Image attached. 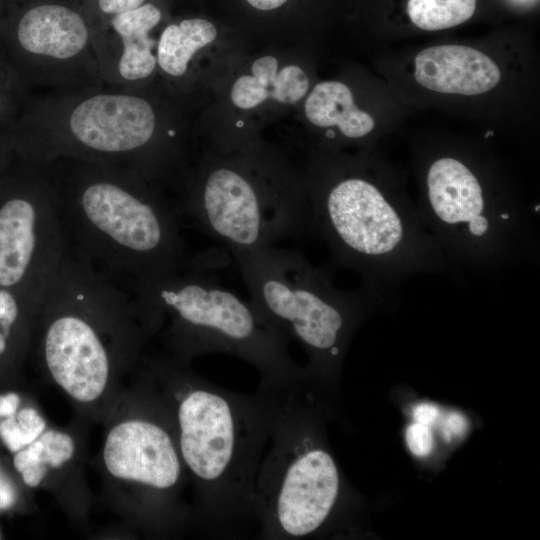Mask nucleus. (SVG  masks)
Segmentation results:
<instances>
[{
  "label": "nucleus",
  "mask_w": 540,
  "mask_h": 540,
  "mask_svg": "<svg viewBox=\"0 0 540 540\" xmlns=\"http://www.w3.org/2000/svg\"><path fill=\"white\" fill-rule=\"evenodd\" d=\"M175 395L182 463L198 489L199 518L212 536H240L257 527L255 486L267 446L264 397L245 396L200 379Z\"/></svg>",
  "instance_id": "1"
},
{
  "label": "nucleus",
  "mask_w": 540,
  "mask_h": 540,
  "mask_svg": "<svg viewBox=\"0 0 540 540\" xmlns=\"http://www.w3.org/2000/svg\"><path fill=\"white\" fill-rule=\"evenodd\" d=\"M360 175L316 188L309 203L312 232L333 261L356 272L375 302L399 293L417 274L455 277L454 267L403 195Z\"/></svg>",
  "instance_id": "2"
},
{
  "label": "nucleus",
  "mask_w": 540,
  "mask_h": 540,
  "mask_svg": "<svg viewBox=\"0 0 540 540\" xmlns=\"http://www.w3.org/2000/svg\"><path fill=\"white\" fill-rule=\"evenodd\" d=\"M421 220L458 270L494 274L536 265V212L514 194L494 190L465 161L443 155L425 171Z\"/></svg>",
  "instance_id": "3"
},
{
  "label": "nucleus",
  "mask_w": 540,
  "mask_h": 540,
  "mask_svg": "<svg viewBox=\"0 0 540 540\" xmlns=\"http://www.w3.org/2000/svg\"><path fill=\"white\" fill-rule=\"evenodd\" d=\"M304 387L259 388L269 412L267 446L255 486L260 539L295 540L317 533L340 494V475L318 442Z\"/></svg>",
  "instance_id": "4"
},
{
  "label": "nucleus",
  "mask_w": 540,
  "mask_h": 540,
  "mask_svg": "<svg viewBox=\"0 0 540 540\" xmlns=\"http://www.w3.org/2000/svg\"><path fill=\"white\" fill-rule=\"evenodd\" d=\"M260 316L308 353L311 368L336 364L350 332L376 302L337 287L328 270L297 250L269 246L232 253Z\"/></svg>",
  "instance_id": "5"
},
{
  "label": "nucleus",
  "mask_w": 540,
  "mask_h": 540,
  "mask_svg": "<svg viewBox=\"0 0 540 540\" xmlns=\"http://www.w3.org/2000/svg\"><path fill=\"white\" fill-rule=\"evenodd\" d=\"M145 296L174 319L178 345L189 355L226 353L261 375L260 387L284 390L305 384L307 374L291 358L289 342L249 302L200 273H177Z\"/></svg>",
  "instance_id": "6"
},
{
  "label": "nucleus",
  "mask_w": 540,
  "mask_h": 540,
  "mask_svg": "<svg viewBox=\"0 0 540 540\" xmlns=\"http://www.w3.org/2000/svg\"><path fill=\"white\" fill-rule=\"evenodd\" d=\"M32 126L43 160L65 156L126 168L153 143L158 116L135 88L104 84L42 92Z\"/></svg>",
  "instance_id": "7"
},
{
  "label": "nucleus",
  "mask_w": 540,
  "mask_h": 540,
  "mask_svg": "<svg viewBox=\"0 0 540 540\" xmlns=\"http://www.w3.org/2000/svg\"><path fill=\"white\" fill-rule=\"evenodd\" d=\"M76 186L87 221L132 256L145 292L177 273L182 242L175 213L143 187L127 168L86 162Z\"/></svg>",
  "instance_id": "8"
},
{
  "label": "nucleus",
  "mask_w": 540,
  "mask_h": 540,
  "mask_svg": "<svg viewBox=\"0 0 540 540\" xmlns=\"http://www.w3.org/2000/svg\"><path fill=\"white\" fill-rule=\"evenodd\" d=\"M187 208L196 224L232 253L312 232L309 203L295 188L259 183L232 165L205 173Z\"/></svg>",
  "instance_id": "9"
},
{
  "label": "nucleus",
  "mask_w": 540,
  "mask_h": 540,
  "mask_svg": "<svg viewBox=\"0 0 540 540\" xmlns=\"http://www.w3.org/2000/svg\"><path fill=\"white\" fill-rule=\"evenodd\" d=\"M15 36L43 92L104 85L94 47V26L84 4L36 0L20 14Z\"/></svg>",
  "instance_id": "10"
},
{
  "label": "nucleus",
  "mask_w": 540,
  "mask_h": 540,
  "mask_svg": "<svg viewBox=\"0 0 540 540\" xmlns=\"http://www.w3.org/2000/svg\"><path fill=\"white\" fill-rule=\"evenodd\" d=\"M104 462L114 477L165 492L180 482L182 459L169 431L161 424L133 419L115 426L104 446Z\"/></svg>",
  "instance_id": "11"
},
{
  "label": "nucleus",
  "mask_w": 540,
  "mask_h": 540,
  "mask_svg": "<svg viewBox=\"0 0 540 540\" xmlns=\"http://www.w3.org/2000/svg\"><path fill=\"white\" fill-rule=\"evenodd\" d=\"M162 18V9L146 1L95 28L94 47L104 84L135 88L152 76L157 67L152 31Z\"/></svg>",
  "instance_id": "12"
},
{
  "label": "nucleus",
  "mask_w": 540,
  "mask_h": 540,
  "mask_svg": "<svg viewBox=\"0 0 540 540\" xmlns=\"http://www.w3.org/2000/svg\"><path fill=\"white\" fill-rule=\"evenodd\" d=\"M45 359L56 381L80 402L97 399L105 389L109 362L94 329L82 318L64 315L49 327L45 338Z\"/></svg>",
  "instance_id": "13"
},
{
  "label": "nucleus",
  "mask_w": 540,
  "mask_h": 540,
  "mask_svg": "<svg viewBox=\"0 0 540 540\" xmlns=\"http://www.w3.org/2000/svg\"><path fill=\"white\" fill-rule=\"evenodd\" d=\"M414 76L423 87L441 93L478 95L501 78L496 63L474 48L446 44L426 48L415 57Z\"/></svg>",
  "instance_id": "14"
},
{
  "label": "nucleus",
  "mask_w": 540,
  "mask_h": 540,
  "mask_svg": "<svg viewBox=\"0 0 540 540\" xmlns=\"http://www.w3.org/2000/svg\"><path fill=\"white\" fill-rule=\"evenodd\" d=\"M278 61L271 55L260 57L252 64V74L235 80L231 100L241 109H251L268 98L282 104L300 101L308 91L309 79L297 65H288L278 73Z\"/></svg>",
  "instance_id": "15"
},
{
  "label": "nucleus",
  "mask_w": 540,
  "mask_h": 540,
  "mask_svg": "<svg viewBox=\"0 0 540 540\" xmlns=\"http://www.w3.org/2000/svg\"><path fill=\"white\" fill-rule=\"evenodd\" d=\"M35 206L13 198L0 208V286H13L24 276L36 247Z\"/></svg>",
  "instance_id": "16"
},
{
  "label": "nucleus",
  "mask_w": 540,
  "mask_h": 540,
  "mask_svg": "<svg viewBox=\"0 0 540 540\" xmlns=\"http://www.w3.org/2000/svg\"><path fill=\"white\" fill-rule=\"evenodd\" d=\"M308 120L318 127L337 126L347 138L359 139L374 128V120L354 103L351 90L338 81L318 83L305 102Z\"/></svg>",
  "instance_id": "17"
},
{
  "label": "nucleus",
  "mask_w": 540,
  "mask_h": 540,
  "mask_svg": "<svg viewBox=\"0 0 540 540\" xmlns=\"http://www.w3.org/2000/svg\"><path fill=\"white\" fill-rule=\"evenodd\" d=\"M217 28L202 17L184 18L166 25L157 40V65L171 77L184 76L189 62L217 37Z\"/></svg>",
  "instance_id": "18"
},
{
  "label": "nucleus",
  "mask_w": 540,
  "mask_h": 540,
  "mask_svg": "<svg viewBox=\"0 0 540 540\" xmlns=\"http://www.w3.org/2000/svg\"><path fill=\"white\" fill-rule=\"evenodd\" d=\"M476 7L477 0H407L405 10L416 27L437 31L466 22Z\"/></svg>",
  "instance_id": "19"
},
{
  "label": "nucleus",
  "mask_w": 540,
  "mask_h": 540,
  "mask_svg": "<svg viewBox=\"0 0 540 540\" xmlns=\"http://www.w3.org/2000/svg\"><path fill=\"white\" fill-rule=\"evenodd\" d=\"M38 441L40 443L41 457L46 465L57 468L73 456L74 442L67 434L49 430L43 432L38 437Z\"/></svg>",
  "instance_id": "20"
},
{
  "label": "nucleus",
  "mask_w": 540,
  "mask_h": 540,
  "mask_svg": "<svg viewBox=\"0 0 540 540\" xmlns=\"http://www.w3.org/2000/svg\"><path fill=\"white\" fill-rule=\"evenodd\" d=\"M14 466L22 474L24 482L30 487L38 486L47 472L43 462L38 439L20 449L13 459Z\"/></svg>",
  "instance_id": "21"
},
{
  "label": "nucleus",
  "mask_w": 540,
  "mask_h": 540,
  "mask_svg": "<svg viewBox=\"0 0 540 540\" xmlns=\"http://www.w3.org/2000/svg\"><path fill=\"white\" fill-rule=\"evenodd\" d=\"M148 0H85V8L93 6L96 9V13L93 15L92 20L95 15L100 16V20L94 26V29L105 23L111 17L133 10Z\"/></svg>",
  "instance_id": "22"
},
{
  "label": "nucleus",
  "mask_w": 540,
  "mask_h": 540,
  "mask_svg": "<svg viewBox=\"0 0 540 540\" xmlns=\"http://www.w3.org/2000/svg\"><path fill=\"white\" fill-rule=\"evenodd\" d=\"M409 450L418 457L428 455L433 447V436L430 426L417 423L410 425L406 432Z\"/></svg>",
  "instance_id": "23"
},
{
  "label": "nucleus",
  "mask_w": 540,
  "mask_h": 540,
  "mask_svg": "<svg viewBox=\"0 0 540 540\" xmlns=\"http://www.w3.org/2000/svg\"><path fill=\"white\" fill-rule=\"evenodd\" d=\"M0 436L12 452H18L24 446L30 444L29 439L20 428L16 418L13 416L8 417L0 424Z\"/></svg>",
  "instance_id": "24"
},
{
  "label": "nucleus",
  "mask_w": 540,
  "mask_h": 540,
  "mask_svg": "<svg viewBox=\"0 0 540 540\" xmlns=\"http://www.w3.org/2000/svg\"><path fill=\"white\" fill-rule=\"evenodd\" d=\"M20 428L25 433L30 443L35 441L45 430L44 419L33 408H24L16 416Z\"/></svg>",
  "instance_id": "25"
},
{
  "label": "nucleus",
  "mask_w": 540,
  "mask_h": 540,
  "mask_svg": "<svg viewBox=\"0 0 540 540\" xmlns=\"http://www.w3.org/2000/svg\"><path fill=\"white\" fill-rule=\"evenodd\" d=\"M17 315L18 307L13 296L5 290H0V326L5 337L9 335L10 327Z\"/></svg>",
  "instance_id": "26"
},
{
  "label": "nucleus",
  "mask_w": 540,
  "mask_h": 540,
  "mask_svg": "<svg viewBox=\"0 0 540 540\" xmlns=\"http://www.w3.org/2000/svg\"><path fill=\"white\" fill-rule=\"evenodd\" d=\"M16 500L14 486L0 470V509L11 507Z\"/></svg>",
  "instance_id": "27"
},
{
  "label": "nucleus",
  "mask_w": 540,
  "mask_h": 540,
  "mask_svg": "<svg viewBox=\"0 0 540 540\" xmlns=\"http://www.w3.org/2000/svg\"><path fill=\"white\" fill-rule=\"evenodd\" d=\"M439 411L437 407L432 404H419L415 407L413 411L414 419L417 423H421L427 426H430L434 423L438 417Z\"/></svg>",
  "instance_id": "28"
},
{
  "label": "nucleus",
  "mask_w": 540,
  "mask_h": 540,
  "mask_svg": "<svg viewBox=\"0 0 540 540\" xmlns=\"http://www.w3.org/2000/svg\"><path fill=\"white\" fill-rule=\"evenodd\" d=\"M20 398L15 393L0 395V417H10L16 412Z\"/></svg>",
  "instance_id": "29"
},
{
  "label": "nucleus",
  "mask_w": 540,
  "mask_h": 540,
  "mask_svg": "<svg viewBox=\"0 0 540 540\" xmlns=\"http://www.w3.org/2000/svg\"><path fill=\"white\" fill-rule=\"evenodd\" d=\"M253 9L261 12L275 11L286 5L290 0H245Z\"/></svg>",
  "instance_id": "30"
},
{
  "label": "nucleus",
  "mask_w": 540,
  "mask_h": 540,
  "mask_svg": "<svg viewBox=\"0 0 540 540\" xmlns=\"http://www.w3.org/2000/svg\"><path fill=\"white\" fill-rule=\"evenodd\" d=\"M6 349V337L4 336L1 326H0V354H2Z\"/></svg>",
  "instance_id": "31"
},
{
  "label": "nucleus",
  "mask_w": 540,
  "mask_h": 540,
  "mask_svg": "<svg viewBox=\"0 0 540 540\" xmlns=\"http://www.w3.org/2000/svg\"><path fill=\"white\" fill-rule=\"evenodd\" d=\"M516 2H520V3H526V2H529L531 0H515Z\"/></svg>",
  "instance_id": "32"
}]
</instances>
